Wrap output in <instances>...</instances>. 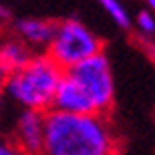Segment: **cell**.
Returning a JSON list of instances; mask_svg holds the SVG:
<instances>
[{
    "label": "cell",
    "mask_w": 155,
    "mask_h": 155,
    "mask_svg": "<svg viewBox=\"0 0 155 155\" xmlns=\"http://www.w3.org/2000/svg\"><path fill=\"white\" fill-rule=\"evenodd\" d=\"M117 151V135L107 115L45 113L42 155H111Z\"/></svg>",
    "instance_id": "obj_1"
},
{
    "label": "cell",
    "mask_w": 155,
    "mask_h": 155,
    "mask_svg": "<svg viewBox=\"0 0 155 155\" xmlns=\"http://www.w3.org/2000/svg\"><path fill=\"white\" fill-rule=\"evenodd\" d=\"M64 71L46 57L35 52L22 69L8 73L4 79V101L18 109L46 113L52 107V97Z\"/></svg>",
    "instance_id": "obj_2"
},
{
    "label": "cell",
    "mask_w": 155,
    "mask_h": 155,
    "mask_svg": "<svg viewBox=\"0 0 155 155\" xmlns=\"http://www.w3.org/2000/svg\"><path fill=\"white\" fill-rule=\"evenodd\" d=\"M46 57L63 71L103 52V38L81 18L69 16L54 20V32L46 46Z\"/></svg>",
    "instance_id": "obj_3"
},
{
    "label": "cell",
    "mask_w": 155,
    "mask_h": 155,
    "mask_svg": "<svg viewBox=\"0 0 155 155\" xmlns=\"http://www.w3.org/2000/svg\"><path fill=\"white\" fill-rule=\"evenodd\" d=\"M32 54L35 52L30 51L22 40H18L16 36L6 35L0 40V69L4 71L6 75L22 69L24 64L32 58Z\"/></svg>",
    "instance_id": "obj_7"
},
{
    "label": "cell",
    "mask_w": 155,
    "mask_h": 155,
    "mask_svg": "<svg viewBox=\"0 0 155 155\" xmlns=\"http://www.w3.org/2000/svg\"><path fill=\"white\" fill-rule=\"evenodd\" d=\"M64 73L79 85L87 101L91 103L93 113L109 115L115 105V75L105 51L75 64Z\"/></svg>",
    "instance_id": "obj_4"
},
{
    "label": "cell",
    "mask_w": 155,
    "mask_h": 155,
    "mask_svg": "<svg viewBox=\"0 0 155 155\" xmlns=\"http://www.w3.org/2000/svg\"><path fill=\"white\" fill-rule=\"evenodd\" d=\"M111 155H119V153H117V151H115V153H111Z\"/></svg>",
    "instance_id": "obj_14"
},
{
    "label": "cell",
    "mask_w": 155,
    "mask_h": 155,
    "mask_svg": "<svg viewBox=\"0 0 155 155\" xmlns=\"http://www.w3.org/2000/svg\"><path fill=\"white\" fill-rule=\"evenodd\" d=\"M131 30L137 35V38L147 45L151 48L153 46V35H155V16L153 10H147V8H141V10L135 14L131 22Z\"/></svg>",
    "instance_id": "obj_9"
},
{
    "label": "cell",
    "mask_w": 155,
    "mask_h": 155,
    "mask_svg": "<svg viewBox=\"0 0 155 155\" xmlns=\"http://www.w3.org/2000/svg\"><path fill=\"white\" fill-rule=\"evenodd\" d=\"M4 79H6V73L0 69V117H2V107H4V93H2V89H4Z\"/></svg>",
    "instance_id": "obj_11"
},
{
    "label": "cell",
    "mask_w": 155,
    "mask_h": 155,
    "mask_svg": "<svg viewBox=\"0 0 155 155\" xmlns=\"http://www.w3.org/2000/svg\"><path fill=\"white\" fill-rule=\"evenodd\" d=\"M6 18H8V8L0 4V22H4Z\"/></svg>",
    "instance_id": "obj_12"
},
{
    "label": "cell",
    "mask_w": 155,
    "mask_h": 155,
    "mask_svg": "<svg viewBox=\"0 0 155 155\" xmlns=\"http://www.w3.org/2000/svg\"><path fill=\"white\" fill-rule=\"evenodd\" d=\"M145 2H147V6H145V8H147V10H153V6H155V0H145Z\"/></svg>",
    "instance_id": "obj_13"
},
{
    "label": "cell",
    "mask_w": 155,
    "mask_h": 155,
    "mask_svg": "<svg viewBox=\"0 0 155 155\" xmlns=\"http://www.w3.org/2000/svg\"><path fill=\"white\" fill-rule=\"evenodd\" d=\"M101 10L111 18V22L115 24L117 28L121 30H131V22H133V16H131V10L127 8V4L123 0H95Z\"/></svg>",
    "instance_id": "obj_8"
},
{
    "label": "cell",
    "mask_w": 155,
    "mask_h": 155,
    "mask_svg": "<svg viewBox=\"0 0 155 155\" xmlns=\"http://www.w3.org/2000/svg\"><path fill=\"white\" fill-rule=\"evenodd\" d=\"M4 135L22 155H42L45 113L18 109V113L10 121V129Z\"/></svg>",
    "instance_id": "obj_5"
},
{
    "label": "cell",
    "mask_w": 155,
    "mask_h": 155,
    "mask_svg": "<svg viewBox=\"0 0 155 155\" xmlns=\"http://www.w3.org/2000/svg\"><path fill=\"white\" fill-rule=\"evenodd\" d=\"M54 32V20L40 16H20L12 20L10 35L22 40L32 52H45Z\"/></svg>",
    "instance_id": "obj_6"
},
{
    "label": "cell",
    "mask_w": 155,
    "mask_h": 155,
    "mask_svg": "<svg viewBox=\"0 0 155 155\" xmlns=\"http://www.w3.org/2000/svg\"><path fill=\"white\" fill-rule=\"evenodd\" d=\"M0 155H22L4 133H0Z\"/></svg>",
    "instance_id": "obj_10"
}]
</instances>
